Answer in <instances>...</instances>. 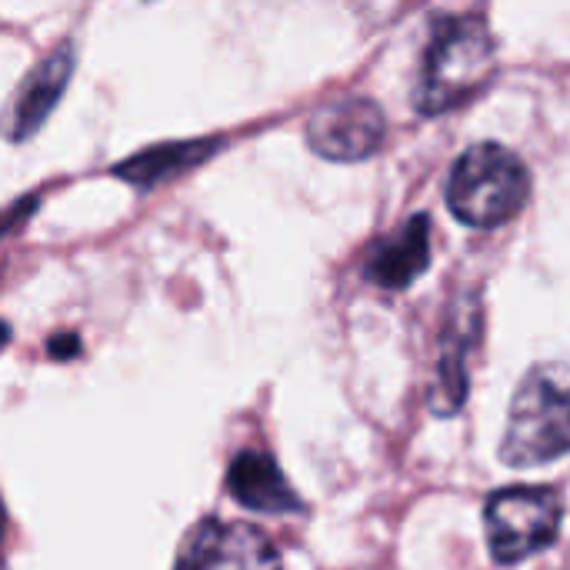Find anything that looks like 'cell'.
I'll return each mask as SVG.
<instances>
[{"label":"cell","instance_id":"cell-1","mask_svg":"<svg viewBox=\"0 0 570 570\" xmlns=\"http://www.w3.org/2000/svg\"><path fill=\"white\" fill-rule=\"evenodd\" d=\"M494 67L498 57L488 23L478 13L448 17L441 27H434V37L428 43L414 83V110L424 117L458 110L491 83Z\"/></svg>","mask_w":570,"mask_h":570},{"label":"cell","instance_id":"cell-2","mask_svg":"<svg viewBox=\"0 0 570 570\" xmlns=\"http://www.w3.org/2000/svg\"><path fill=\"white\" fill-rule=\"evenodd\" d=\"M531 197V174L524 160L501 144L468 147L448 177V207L468 227H501L514 220Z\"/></svg>","mask_w":570,"mask_h":570},{"label":"cell","instance_id":"cell-3","mask_svg":"<svg viewBox=\"0 0 570 570\" xmlns=\"http://www.w3.org/2000/svg\"><path fill=\"white\" fill-rule=\"evenodd\" d=\"M564 454H570V381L551 367H534L514 394L501 461L511 468H538Z\"/></svg>","mask_w":570,"mask_h":570},{"label":"cell","instance_id":"cell-4","mask_svg":"<svg viewBox=\"0 0 570 570\" xmlns=\"http://www.w3.org/2000/svg\"><path fill=\"white\" fill-rule=\"evenodd\" d=\"M564 508L551 488H504L488 498V548L501 568H514L558 541Z\"/></svg>","mask_w":570,"mask_h":570},{"label":"cell","instance_id":"cell-5","mask_svg":"<svg viewBox=\"0 0 570 570\" xmlns=\"http://www.w3.org/2000/svg\"><path fill=\"white\" fill-rule=\"evenodd\" d=\"M307 144L334 164H357L374 157L387 137L384 110L367 97H341L307 117Z\"/></svg>","mask_w":570,"mask_h":570},{"label":"cell","instance_id":"cell-6","mask_svg":"<svg viewBox=\"0 0 570 570\" xmlns=\"http://www.w3.org/2000/svg\"><path fill=\"white\" fill-rule=\"evenodd\" d=\"M174 570H281V551L250 524L207 518L187 534Z\"/></svg>","mask_w":570,"mask_h":570},{"label":"cell","instance_id":"cell-7","mask_svg":"<svg viewBox=\"0 0 570 570\" xmlns=\"http://www.w3.org/2000/svg\"><path fill=\"white\" fill-rule=\"evenodd\" d=\"M481 297L478 294H461L451 301V314L441 334V351H438V367L434 381L428 387V404L438 417H451L464 407L471 374H468V357L474 354L484 321H481Z\"/></svg>","mask_w":570,"mask_h":570},{"label":"cell","instance_id":"cell-8","mask_svg":"<svg viewBox=\"0 0 570 570\" xmlns=\"http://www.w3.org/2000/svg\"><path fill=\"white\" fill-rule=\"evenodd\" d=\"M431 267V217L411 214L394 234L381 237L367 261L364 277L381 291H407Z\"/></svg>","mask_w":570,"mask_h":570},{"label":"cell","instance_id":"cell-9","mask_svg":"<svg viewBox=\"0 0 570 570\" xmlns=\"http://www.w3.org/2000/svg\"><path fill=\"white\" fill-rule=\"evenodd\" d=\"M73 43L63 40L57 43L23 80L20 94L13 97V110H10V140H27L40 130V124L50 117V110L60 104L70 73H73Z\"/></svg>","mask_w":570,"mask_h":570},{"label":"cell","instance_id":"cell-10","mask_svg":"<svg viewBox=\"0 0 570 570\" xmlns=\"http://www.w3.org/2000/svg\"><path fill=\"white\" fill-rule=\"evenodd\" d=\"M227 494L257 514H294L304 511L297 491L284 481L277 461L264 451H244L227 471Z\"/></svg>","mask_w":570,"mask_h":570},{"label":"cell","instance_id":"cell-11","mask_svg":"<svg viewBox=\"0 0 570 570\" xmlns=\"http://www.w3.org/2000/svg\"><path fill=\"white\" fill-rule=\"evenodd\" d=\"M217 147L220 144L210 140V137L207 140H174V144H160V147H150L144 154L127 157L124 164L114 167V174L124 177V180H130V184H137L140 190H150V187H157L164 180H174L184 170L204 164Z\"/></svg>","mask_w":570,"mask_h":570},{"label":"cell","instance_id":"cell-12","mask_svg":"<svg viewBox=\"0 0 570 570\" xmlns=\"http://www.w3.org/2000/svg\"><path fill=\"white\" fill-rule=\"evenodd\" d=\"M77 351H80V341L73 334H63V337L50 341V357H73Z\"/></svg>","mask_w":570,"mask_h":570}]
</instances>
